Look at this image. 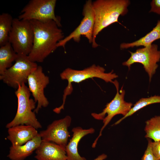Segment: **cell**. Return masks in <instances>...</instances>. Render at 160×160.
Listing matches in <instances>:
<instances>
[{"label": "cell", "instance_id": "obj_1", "mask_svg": "<svg viewBox=\"0 0 160 160\" xmlns=\"http://www.w3.org/2000/svg\"><path fill=\"white\" fill-rule=\"evenodd\" d=\"M29 21L33 30L34 40L32 49L28 57L31 61L42 62L57 49L58 43L64 38V34L53 20Z\"/></svg>", "mask_w": 160, "mask_h": 160}, {"label": "cell", "instance_id": "obj_2", "mask_svg": "<svg viewBox=\"0 0 160 160\" xmlns=\"http://www.w3.org/2000/svg\"><path fill=\"white\" fill-rule=\"evenodd\" d=\"M130 4L129 0H97L92 2L95 14L92 46H99L95 39L98 33L103 29L112 23H118L120 16H124L128 12Z\"/></svg>", "mask_w": 160, "mask_h": 160}, {"label": "cell", "instance_id": "obj_3", "mask_svg": "<svg viewBox=\"0 0 160 160\" xmlns=\"http://www.w3.org/2000/svg\"><path fill=\"white\" fill-rule=\"evenodd\" d=\"M30 93L25 84L19 85L15 92L17 99V111L13 119L6 125V128L19 125L31 126L36 129L42 128L35 113L33 111L36 108V102L34 100L30 98Z\"/></svg>", "mask_w": 160, "mask_h": 160}, {"label": "cell", "instance_id": "obj_4", "mask_svg": "<svg viewBox=\"0 0 160 160\" xmlns=\"http://www.w3.org/2000/svg\"><path fill=\"white\" fill-rule=\"evenodd\" d=\"M105 71L104 68L95 64L81 70L69 68H66L60 75L62 80H67L68 82V85L64 91L63 103L60 108L64 109L66 97L71 94L73 91L72 82L79 83L89 78H97L103 79L106 82L113 83V80L118 77V76L113 73V70L108 73L105 72Z\"/></svg>", "mask_w": 160, "mask_h": 160}, {"label": "cell", "instance_id": "obj_5", "mask_svg": "<svg viewBox=\"0 0 160 160\" xmlns=\"http://www.w3.org/2000/svg\"><path fill=\"white\" fill-rule=\"evenodd\" d=\"M33 40V31L30 21L13 18L9 42L16 53L28 56L32 49Z\"/></svg>", "mask_w": 160, "mask_h": 160}, {"label": "cell", "instance_id": "obj_6", "mask_svg": "<svg viewBox=\"0 0 160 160\" xmlns=\"http://www.w3.org/2000/svg\"><path fill=\"white\" fill-rule=\"evenodd\" d=\"M112 83L115 85L116 89V93L114 98L106 104L101 112L91 113L92 116L95 119L102 120L103 123L98 136L92 143V146L93 148L96 147L99 138L102 135L103 130L113 118L118 114H121L123 116H125L132 107V103L127 102L124 100L125 92L123 87H122L121 90L119 91V83L118 81L115 80Z\"/></svg>", "mask_w": 160, "mask_h": 160}, {"label": "cell", "instance_id": "obj_7", "mask_svg": "<svg viewBox=\"0 0 160 160\" xmlns=\"http://www.w3.org/2000/svg\"><path fill=\"white\" fill-rule=\"evenodd\" d=\"M15 63L0 75V80L9 86L17 89L19 85L27 82L30 74L38 66L30 61L28 56L18 54Z\"/></svg>", "mask_w": 160, "mask_h": 160}, {"label": "cell", "instance_id": "obj_8", "mask_svg": "<svg viewBox=\"0 0 160 160\" xmlns=\"http://www.w3.org/2000/svg\"><path fill=\"white\" fill-rule=\"evenodd\" d=\"M56 0H31L23 8L18 17L20 20L41 21L53 20L60 27V17L55 13Z\"/></svg>", "mask_w": 160, "mask_h": 160}, {"label": "cell", "instance_id": "obj_9", "mask_svg": "<svg viewBox=\"0 0 160 160\" xmlns=\"http://www.w3.org/2000/svg\"><path fill=\"white\" fill-rule=\"evenodd\" d=\"M129 52L131 56L127 61L123 63L122 65L129 69L131 65L134 63L142 64L150 81L158 67L157 63L160 60V51L158 49L157 45L152 44L138 48L134 52Z\"/></svg>", "mask_w": 160, "mask_h": 160}, {"label": "cell", "instance_id": "obj_10", "mask_svg": "<svg viewBox=\"0 0 160 160\" xmlns=\"http://www.w3.org/2000/svg\"><path fill=\"white\" fill-rule=\"evenodd\" d=\"M82 13L84 17L79 25L68 36L58 43L57 47H62L65 49L66 43L72 39L75 42H79L82 35L87 38L90 43L92 44L95 17L91 0H89L86 1Z\"/></svg>", "mask_w": 160, "mask_h": 160}, {"label": "cell", "instance_id": "obj_11", "mask_svg": "<svg viewBox=\"0 0 160 160\" xmlns=\"http://www.w3.org/2000/svg\"><path fill=\"white\" fill-rule=\"evenodd\" d=\"M49 82V78L43 72V68L38 66L29 75L27 82L28 88L37 104L34 110L36 113L42 107H46L49 103L44 93L45 88Z\"/></svg>", "mask_w": 160, "mask_h": 160}, {"label": "cell", "instance_id": "obj_12", "mask_svg": "<svg viewBox=\"0 0 160 160\" xmlns=\"http://www.w3.org/2000/svg\"><path fill=\"white\" fill-rule=\"evenodd\" d=\"M71 122V118L69 116L53 121L45 130L39 133L42 141L53 142L66 147L70 136L68 128Z\"/></svg>", "mask_w": 160, "mask_h": 160}, {"label": "cell", "instance_id": "obj_13", "mask_svg": "<svg viewBox=\"0 0 160 160\" xmlns=\"http://www.w3.org/2000/svg\"><path fill=\"white\" fill-rule=\"evenodd\" d=\"M36 154L37 160H68L65 147L51 142L42 141Z\"/></svg>", "mask_w": 160, "mask_h": 160}, {"label": "cell", "instance_id": "obj_14", "mask_svg": "<svg viewBox=\"0 0 160 160\" xmlns=\"http://www.w3.org/2000/svg\"><path fill=\"white\" fill-rule=\"evenodd\" d=\"M7 138L12 146L21 145L37 136L39 133L33 127L19 125L8 128Z\"/></svg>", "mask_w": 160, "mask_h": 160}, {"label": "cell", "instance_id": "obj_15", "mask_svg": "<svg viewBox=\"0 0 160 160\" xmlns=\"http://www.w3.org/2000/svg\"><path fill=\"white\" fill-rule=\"evenodd\" d=\"M72 137L65 147L68 160H86L81 156L78 152L79 143L84 136L94 133L95 129L93 128L87 129H83L80 127L73 128L72 130Z\"/></svg>", "mask_w": 160, "mask_h": 160}, {"label": "cell", "instance_id": "obj_16", "mask_svg": "<svg viewBox=\"0 0 160 160\" xmlns=\"http://www.w3.org/2000/svg\"><path fill=\"white\" fill-rule=\"evenodd\" d=\"M42 140L39 134L21 145H12L7 157L11 160H24L40 146Z\"/></svg>", "mask_w": 160, "mask_h": 160}, {"label": "cell", "instance_id": "obj_17", "mask_svg": "<svg viewBox=\"0 0 160 160\" xmlns=\"http://www.w3.org/2000/svg\"><path fill=\"white\" fill-rule=\"evenodd\" d=\"M160 39V20H158L156 26L150 32L144 36L131 43H123L120 44L121 49H127L140 46L144 47L149 46L156 40Z\"/></svg>", "mask_w": 160, "mask_h": 160}, {"label": "cell", "instance_id": "obj_18", "mask_svg": "<svg viewBox=\"0 0 160 160\" xmlns=\"http://www.w3.org/2000/svg\"><path fill=\"white\" fill-rule=\"evenodd\" d=\"M17 56L9 42L0 47V75L12 65V63L15 61Z\"/></svg>", "mask_w": 160, "mask_h": 160}, {"label": "cell", "instance_id": "obj_19", "mask_svg": "<svg viewBox=\"0 0 160 160\" xmlns=\"http://www.w3.org/2000/svg\"><path fill=\"white\" fill-rule=\"evenodd\" d=\"M13 18L11 15L3 13L0 15V46L9 42V33L12 29Z\"/></svg>", "mask_w": 160, "mask_h": 160}, {"label": "cell", "instance_id": "obj_20", "mask_svg": "<svg viewBox=\"0 0 160 160\" xmlns=\"http://www.w3.org/2000/svg\"><path fill=\"white\" fill-rule=\"evenodd\" d=\"M145 137L154 141L160 140V115L156 116L145 122Z\"/></svg>", "mask_w": 160, "mask_h": 160}, {"label": "cell", "instance_id": "obj_21", "mask_svg": "<svg viewBox=\"0 0 160 160\" xmlns=\"http://www.w3.org/2000/svg\"><path fill=\"white\" fill-rule=\"evenodd\" d=\"M158 103H160V96L155 95L147 98H141L134 105L126 115L117 121L113 125L118 124L124 119L131 116L144 107L150 104Z\"/></svg>", "mask_w": 160, "mask_h": 160}, {"label": "cell", "instance_id": "obj_22", "mask_svg": "<svg viewBox=\"0 0 160 160\" xmlns=\"http://www.w3.org/2000/svg\"><path fill=\"white\" fill-rule=\"evenodd\" d=\"M152 141L150 139H148V144L146 150L142 158V160H159L153 155L151 148Z\"/></svg>", "mask_w": 160, "mask_h": 160}, {"label": "cell", "instance_id": "obj_23", "mask_svg": "<svg viewBox=\"0 0 160 160\" xmlns=\"http://www.w3.org/2000/svg\"><path fill=\"white\" fill-rule=\"evenodd\" d=\"M152 150L155 157L158 160L160 159V140L152 142Z\"/></svg>", "mask_w": 160, "mask_h": 160}, {"label": "cell", "instance_id": "obj_24", "mask_svg": "<svg viewBox=\"0 0 160 160\" xmlns=\"http://www.w3.org/2000/svg\"><path fill=\"white\" fill-rule=\"evenodd\" d=\"M149 12H154L160 15V0H153L151 2Z\"/></svg>", "mask_w": 160, "mask_h": 160}, {"label": "cell", "instance_id": "obj_25", "mask_svg": "<svg viewBox=\"0 0 160 160\" xmlns=\"http://www.w3.org/2000/svg\"><path fill=\"white\" fill-rule=\"evenodd\" d=\"M107 157V156L106 154L103 153L98 156L93 160H104L106 159Z\"/></svg>", "mask_w": 160, "mask_h": 160}, {"label": "cell", "instance_id": "obj_26", "mask_svg": "<svg viewBox=\"0 0 160 160\" xmlns=\"http://www.w3.org/2000/svg\"><path fill=\"white\" fill-rule=\"evenodd\" d=\"M159 160H160V159Z\"/></svg>", "mask_w": 160, "mask_h": 160}]
</instances>
